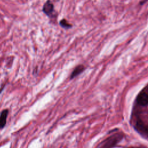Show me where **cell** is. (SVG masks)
Segmentation results:
<instances>
[{"mask_svg":"<svg viewBox=\"0 0 148 148\" xmlns=\"http://www.w3.org/2000/svg\"><path fill=\"white\" fill-rule=\"evenodd\" d=\"M43 12L48 16L52 17L54 12L53 4L50 0H47L43 7Z\"/></svg>","mask_w":148,"mask_h":148,"instance_id":"obj_1","label":"cell"},{"mask_svg":"<svg viewBox=\"0 0 148 148\" xmlns=\"http://www.w3.org/2000/svg\"><path fill=\"white\" fill-rule=\"evenodd\" d=\"M138 103L142 106H146L148 105V94L146 92H141L137 98Z\"/></svg>","mask_w":148,"mask_h":148,"instance_id":"obj_2","label":"cell"},{"mask_svg":"<svg viewBox=\"0 0 148 148\" xmlns=\"http://www.w3.org/2000/svg\"><path fill=\"white\" fill-rule=\"evenodd\" d=\"M9 113L8 109L3 110L0 114V129L4 128L6 124V119Z\"/></svg>","mask_w":148,"mask_h":148,"instance_id":"obj_3","label":"cell"},{"mask_svg":"<svg viewBox=\"0 0 148 148\" xmlns=\"http://www.w3.org/2000/svg\"><path fill=\"white\" fill-rule=\"evenodd\" d=\"M84 69H85V67L83 65H77V66H76V68L74 69L72 73H71L70 78L73 79L74 77H75L76 76H77V75L80 74L82 72H83V71Z\"/></svg>","mask_w":148,"mask_h":148,"instance_id":"obj_4","label":"cell"},{"mask_svg":"<svg viewBox=\"0 0 148 148\" xmlns=\"http://www.w3.org/2000/svg\"><path fill=\"white\" fill-rule=\"evenodd\" d=\"M60 25L64 29H69L72 27V25L70 24L65 19H62L60 21Z\"/></svg>","mask_w":148,"mask_h":148,"instance_id":"obj_5","label":"cell"},{"mask_svg":"<svg viewBox=\"0 0 148 148\" xmlns=\"http://www.w3.org/2000/svg\"><path fill=\"white\" fill-rule=\"evenodd\" d=\"M142 130L146 133L148 134V126H145L142 127Z\"/></svg>","mask_w":148,"mask_h":148,"instance_id":"obj_6","label":"cell"},{"mask_svg":"<svg viewBox=\"0 0 148 148\" xmlns=\"http://www.w3.org/2000/svg\"><path fill=\"white\" fill-rule=\"evenodd\" d=\"M3 89V87H2V88L0 89V93L1 92V91H2V90Z\"/></svg>","mask_w":148,"mask_h":148,"instance_id":"obj_7","label":"cell"}]
</instances>
